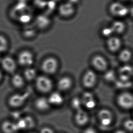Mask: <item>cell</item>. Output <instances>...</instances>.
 I'll return each instance as SVG.
<instances>
[{"instance_id": "cell-1", "label": "cell", "mask_w": 133, "mask_h": 133, "mask_svg": "<svg viewBox=\"0 0 133 133\" xmlns=\"http://www.w3.org/2000/svg\"><path fill=\"white\" fill-rule=\"evenodd\" d=\"M17 65L16 59L10 55L2 56L0 61V68L4 73L10 76L16 73Z\"/></svg>"}, {"instance_id": "cell-2", "label": "cell", "mask_w": 133, "mask_h": 133, "mask_svg": "<svg viewBox=\"0 0 133 133\" xmlns=\"http://www.w3.org/2000/svg\"><path fill=\"white\" fill-rule=\"evenodd\" d=\"M116 102L118 105L125 110L133 109V93L130 90H124L117 95Z\"/></svg>"}, {"instance_id": "cell-3", "label": "cell", "mask_w": 133, "mask_h": 133, "mask_svg": "<svg viewBox=\"0 0 133 133\" xmlns=\"http://www.w3.org/2000/svg\"><path fill=\"white\" fill-rule=\"evenodd\" d=\"M16 60L18 65L26 68L31 67L33 64L34 56L30 51L25 50L19 52Z\"/></svg>"}, {"instance_id": "cell-4", "label": "cell", "mask_w": 133, "mask_h": 133, "mask_svg": "<svg viewBox=\"0 0 133 133\" xmlns=\"http://www.w3.org/2000/svg\"><path fill=\"white\" fill-rule=\"evenodd\" d=\"M25 100V95L19 93L12 94L7 98L6 104L11 110H17L23 105Z\"/></svg>"}, {"instance_id": "cell-5", "label": "cell", "mask_w": 133, "mask_h": 133, "mask_svg": "<svg viewBox=\"0 0 133 133\" xmlns=\"http://www.w3.org/2000/svg\"><path fill=\"white\" fill-rule=\"evenodd\" d=\"M109 10L113 16L119 18L125 17L129 13L128 8L118 2H115L111 4Z\"/></svg>"}, {"instance_id": "cell-6", "label": "cell", "mask_w": 133, "mask_h": 133, "mask_svg": "<svg viewBox=\"0 0 133 133\" xmlns=\"http://www.w3.org/2000/svg\"><path fill=\"white\" fill-rule=\"evenodd\" d=\"M36 88L42 93H48L51 90L53 83L50 78L44 76H40L36 79Z\"/></svg>"}, {"instance_id": "cell-7", "label": "cell", "mask_w": 133, "mask_h": 133, "mask_svg": "<svg viewBox=\"0 0 133 133\" xmlns=\"http://www.w3.org/2000/svg\"><path fill=\"white\" fill-rule=\"evenodd\" d=\"M98 118L100 124L104 127L110 126L113 121V115L110 110L103 109L98 113Z\"/></svg>"}, {"instance_id": "cell-8", "label": "cell", "mask_w": 133, "mask_h": 133, "mask_svg": "<svg viewBox=\"0 0 133 133\" xmlns=\"http://www.w3.org/2000/svg\"><path fill=\"white\" fill-rule=\"evenodd\" d=\"M19 131L16 122L5 119L0 121L1 133H17Z\"/></svg>"}, {"instance_id": "cell-9", "label": "cell", "mask_w": 133, "mask_h": 133, "mask_svg": "<svg viewBox=\"0 0 133 133\" xmlns=\"http://www.w3.org/2000/svg\"><path fill=\"white\" fill-rule=\"evenodd\" d=\"M58 67V62L56 58L52 57L45 59L42 64V70L48 74H53L56 73Z\"/></svg>"}, {"instance_id": "cell-10", "label": "cell", "mask_w": 133, "mask_h": 133, "mask_svg": "<svg viewBox=\"0 0 133 133\" xmlns=\"http://www.w3.org/2000/svg\"><path fill=\"white\" fill-rule=\"evenodd\" d=\"M16 123L19 131L31 130L35 125L34 119L29 115L20 117Z\"/></svg>"}, {"instance_id": "cell-11", "label": "cell", "mask_w": 133, "mask_h": 133, "mask_svg": "<svg viewBox=\"0 0 133 133\" xmlns=\"http://www.w3.org/2000/svg\"><path fill=\"white\" fill-rule=\"evenodd\" d=\"M123 42L118 36H113L108 38L107 46L108 49L112 52H119L123 48Z\"/></svg>"}, {"instance_id": "cell-12", "label": "cell", "mask_w": 133, "mask_h": 133, "mask_svg": "<svg viewBox=\"0 0 133 133\" xmlns=\"http://www.w3.org/2000/svg\"><path fill=\"white\" fill-rule=\"evenodd\" d=\"M119 76L121 81L128 82L133 78V66L129 64H123L119 69Z\"/></svg>"}, {"instance_id": "cell-13", "label": "cell", "mask_w": 133, "mask_h": 133, "mask_svg": "<svg viewBox=\"0 0 133 133\" xmlns=\"http://www.w3.org/2000/svg\"><path fill=\"white\" fill-rule=\"evenodd\" d=\"M118 58L123 64H129L133 60V51L131 49L123 47L119 52Z\"/></svg>"}, {"instance_id": "cell-14", "label": "cell", "mask_w": 133, "mask_h": 133, "mask_svg": "<svg viewBox=\"0 0 133 133\" xmlns=\"http://www.w3.org/2000/svg\"><path fill=\"white\" fill-rule=\"evenodd\" d=\"M97 76L92 70H88L85 73L83 77V85L88 88L93 87L97 82Z\"/></svg>"}, {"instance_id": "cell-15", "label": "cell", "mask_w": 133, "mask_h": 133, "mask_svg": "<svg viewBox=\"0 0 133 133\" xmlns=\"http://www.w3.org/2000/svg\"><path fill=\"white\" fill-rule=\"evenodd\" d=\"M74 119L78 125L84 126L88 123L90 117L87 112L81 109L76 111Z\"/></svg>"}, {"instance_id": "cell-16", "label": "cell", "mask_w": 133, "mask_h": 133, "mask_svg": "<svg viewBox=\"0 0 133 133\" xmlns=\"http://www.w3.org/2000/svg\"><path fill=\"white\" fill-rule=\"evenodd\" d=\"M25 80L23 75L15 73L11 76L10 84L14 88L20 90L23 88L25 85Z\"/></svg>"}, {"instance_id": "cell-17", "label": "cell", "mask_w": 133, "mask_h": 133, "mask_svg": "<svg viewBox=\"0 0 133 133\" xmlns=\"http://www.w3.org/2000/svg\"><path fill=\"white\" fill-rule=\"evenodd\" d=\"M92 64L97 70L101 71H105L108 68V62L105 58L102 56L97 55L93 58Z\"/></svg>"}, {"instance_id": "cell-18", "label": "cell", "mask_w": 133, "mask_h": 133, "mask_svg": "<svg viewBox=\"0 0 133 133\" xmlns=\"http://www.w3.org/2000/svg\"><path fill=\"white\" fill-rule=\"evenodd\" d=\"M58 11L59 15L64 17H69L74 14L75 11L74 5L70 2H65L59 5Z\"/></svg>"}, {"instance_id": "cell-19", "label": "cell", "mask_w": 133, "mask_h": 133, "mask_svg": "<svg viewBox=\"0 0 133 133\" xmlns=\"http://www.w3.org/2000/svg\"><path fill=\"white\" fill-rule=\"evenodd\" d=\"M81 99L82 104L88 109H93L96 106V101L93 95L90 92H85Z\"/></svg>"}, {"instance_id": "cell-20", "label": "cell", "mask_w": 133, "mask_h": 133, "mask_svg": "<svg viewBox=\"0 0 133 133\" xmlns=\"http://www.w3.org/2000/svg\"><path fill=\"white\" fill-rule=\"evenodd\" d=\"M34 106L36 110L41 112H46L50 109V105L48 99L44 97H39L36 99Z\"/></svg>"}, {"instance_id": "cell-21", "label": "cell", "mask_w": 133, "mask_h": 133, "mask_svg": "<svg viewBox=\"0 0 133 133\" xmlns=\"http://www.w3.org/2000/svg\"><path fill=\"white\" fill-rule=\"evenodd\" d=\"M110 27L113 31L114 34L118 36L124 34L127 30L126 24L121 21L114 22Z\"/></svg>"}, {"instance_id": "cell-22", "label": "cell", "mask_w": 133, "mask_h": 133, "mask_svg": "<svg viewBox=\"0 0 133 133\" xmlns=\"http://www.w3.org/2000/svg\"><path fill=\"white\" fill-rule=\"evenodd\" d=\"M49 102L50 105L59 106L64 103V97L58 92H54L50 94L48 98Z\"/></svg>"}, {"instance_id": "cell-23", "label": "cell", "mask_w": 133, "mask_h": 133, "mask_svg": "<svg viewBox=\"0 0 133 133\" xmlns=\"http://www.w3.org/2000/svg\"><path fill=\"white\" fill-rule=\"evenodd\" d=\"M72 79L68 76L61 78L58 82V89L62 91H66L69 90L72 85Z\"/></svg>"}, {"instance_id": "cell-24", "label": "cell", "mask_w": 133, "mask_h": 133, "mask_svg": "<svg viewBox=\"0 0 133 133\" xmlns=\"http://www.w3.org/2000/svg\"><path fill=\"white\" fill-rule=\"evenodd\" d=\"M10 43L8 38L5 35L0 33V54H5L9 50Z\"/></svg>"}, {"instance_id": "cell-25", "label": "cell", "mask_w": 133, "mask_h": 133, "mask_svg": "<svg viewBox=\"0 0 133 133\" xmlns=\"http://www.w3.org/2000/svg\"><path fill=\"white\" fill-rule=\"evenodd\" d=\"M22 75L25 81H32L34 79H36L37 78L36 70L31 67L26 68L24 71L23 74Z\"/></svg>"}, {"instance_id": "cell-26", "label": "cell", "mask_w": 133, "mask_h": 133, "mask_svg": "<svg viewBox=\"0 0 133 133\" xmlns=\"http://www.w3.org/2000/svg\"><path fill=\"white\" fill-rule=\"evenodd\" d=\"M82 104V102L81 99L78 98H75L73 99L71 103L72 106L75 110L77 111L78 110L81 109V106Z\"/></svg>"}, {"instance_id": "cell-27", "label": "cell", "mask_w": 133, "mask_h": 133, "mask_svg": "<svg viewBox=\"0 0 133 133\" xmlns=\"http://www.w3.org/2000/svg\"><path fill=\"white\" fill-rule=\"evenodd\" d=\"M102 34L105 37L110 38L114 36L113 31L111 27H106L103 29L102 30Z\"/></svg>"}, {"instance_id": "cell-28", "label": "cell", "mask_w": 133, "mask_h": 133, "mask_svg": "<svg viewBox=\"0 0 133 133\" xmlns=\"http://www.w3.org/2000/svg\"><path fill=\"white\" fill-rule=\"evenodd\" d=\"M124 128L129 131H133V119H129L126 120L124 123Z\"/></svg>"}, {"instance_id": "cell-29", "label": "cell", "mask_w": 133, "mask_h": 133, "mask_svg": "<svg viewBox=\"0 0 133 133\" xmlns=\"http://www.w3.org/2000/svg\"><path fill=\"white\" fill-rule=\"evenodd\" d=\"M39 133H55V131L52 128L45 127L41 129Z\"/></svg>"}, {"instance_id": "cell-30", "label": "cell", "mask_w": 133, "mask_h": 133, "mask_svg": "<svg viewBox=\"0 0 133 133\" xmlns=\"http://www.w3.org/2000/svg\"><path fill=\"white\" fill-rule=\"evenodd\" d=\"M83 133H97L96 130L92 127L87 128L83 131Z\"/></svg>"}, {"instance_id": "cell-31", "label": "cell", "mask_w": 133, "mask_h": 133, "mask_svg": "<svg viewBox=\"0 0 133 133\" xmlns=\"http://www.w3.org/2000/svg\"><path fill=\"white\" fill-rule=\"evenodd\" d=\"M4 74V73L1 70V69L0 68V83L2 82V81H3V79Z\"/></svg>"}, {"instance_id": "cell-32", "label": "cell", "mask_w": 133, "mask_h": 133, "mask_svg": "<svg viewBox=\"0 0 133 133\" xmlns=\"http://www.w3.org/2000/svg\"><path fill=\"white\" fill-rule=\"evenodd\" d=\"M115 133H126V132L123 130H118L115 131Z\"/></svg>"}, {"instance_id": "cell-33", "label": "cell", "mask_w": 133, "mask_h": 133, "mask_svg": "<svg viewBox=\"0 0 133 133\" xmlns=\"http://www.w3.org/2000/svg\"><path fill=\"white\" fill-rule=\"evenodd\" d=\"M130 13L132 15H133V7L131 9L130 11H129V13Z\"/></svg>"}, {"instance_id": "cell-34", "label": "cell", "mask_w": 133, "mask_h": 133, "mask_svg": "<svg viewBox=\"0 0 133 133\" xmlns=\"http://www.w3.org/2000/svg\"><path fill=\"white\" fill-rule=\"evenodd\" d=\"M26 133H36V132H27Z\"/></svg>"}, {"instance_id": "cell-35", "label": "cell", "mask_w": 133, "mask_h": 133, "mask_svg": "<svg viewBox=\"0 0 133 133\" xmlns=\"http://www.w3.org/2000/svg\"><path fill=\"white\" fill-rule=\"evenodd\" d=\"M1 55H1V54H0V61H1V58H2V57H1Z\"/></svg>"}, {"instance_id": "cell-36", "label": "cell", "mask_w": 133, "mask_h": 133, "mask_svg": "<svg viewBox=\"0 0 133 133\" xmlns=\"http://www.w3.org/2000/svg\"><path fill=\"white\" fill-rule=\"evenodd\" d=\"M132 115H133V109H132Z\"/></svg>"}, {"instance_id": "cell-37", "label": "cell", "mask_w": 133, "mask_h": 133, "mask_svg": "<svg viewBox=\"0 0 133 133\" xmlns=\"http://www.w3.org/2000/svg\"><path fill=\"white\" fill-rule=\"evenodd\" d=\"M119 1H126V0H119Z\"/></svg>"}, {"instance_id": "cell-38", "label": "cell", "mask_w": 133, "mask_h": 133, "mask_svg": "<svg viewBox=\"0 0 133 133\" xmlns=\"http://www.w3.org/2000/svg\"><path fill=\"white\" fill-rule=\"evenodd\" d=\"M132 1H133V0H132Z\"/></svg>"}]
</instances>
